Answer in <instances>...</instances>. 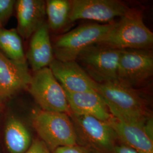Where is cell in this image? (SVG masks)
<instances>
[{
    "mask_svg": "<svg viewBox=\"0 0 153 153\" xmlns=\"http://www.w3.org/2000/svg\"><path fill=\"white\" fill-rule=\"evenodd\" d=\"M95 91L103 99L111 115L119 120L143 123L151 117L147 100L133 88L118 80L97 83Z\"/></svg>",
    "mask_w": 153,
    "mask_h": 153,
    "instance_id": "6da1fadb",
    "label": "cell"
},
{
    "mask_svg": "<svg viewBox=\"0 0 153 153\" xmlns=\"http://www.w3.org/2000/svg\"><path fill=\"white\" fill-rule=\"evenodd\" d=\"M25 153H52L44 142L39 139L33 141L30 146Z\"/></svg>",
    "mask_w": 153,
    "mask_h": 153,
    "instance_id": "ffe728a7",
    "label": "cell"
},
{
    "mask_svg": "<svg viewBox=\"0 0 153 153\" xmlns=\"http://www.w3.org/2000/svg\"><path fill=\"white\" fill-rule=\"evenodd\" d=\"M16 1L14 0H0V26L5 24L11 17Z\"/></svg>",
    "mask_w": 153,
    "mask_h": 153,
    "instance_id": "d6986e66",
    "label": "cell"
},
{
    "mask_svg": "<svg viewBox=\"0 0 153 153\" xmlns=\"http://www.w3.org/2000/svg\"><path fill=\"white\" fill-rule=\"evenodd\" d=\"M117 141L138 153H153L152 117L143 123H132L112 117L108 121Z\"/></svg>",
    "mask_w": 153,
    "mask_h": 153,
    "instance_id": "30bf717a",
    "label": "cell"
},
{
    "mask_svg": "<svg viewBox=\"0 0 153 153\" xmlns=\"http://www.w3.org/2000/svg\"><path fill=\"white\" fill-rule=\"evenodd\" d=\"M17 29L25 39L32 36L45 23V2L43 0H18L16 2Z\"/></svg>",
    "mask_w": 153,
    "mask_h": 153,
    "instance_id": "4fadbf2b",
    "label": "cell"
},
{
    "mask_svg": "<svg viewBox=\"0 0 153 153\" xmlns=\"http://www.w3.org/2000/svg\"><path fill=\"white\" fill-rule=\"evenodd\" d=\"M49 68L66 92L81 93L96 90L97 82L76 61H62L55 59Z\"/></svg>",
    "mask_w": 153,
    "mask_h": 153,
    "instance_id": "8fae6325",
    "label": "cell"
},
{
    "mask_svg": "<svg viewBox=\"0 0 153 153\" xmlns=\"http://www.w3.org/2000/svg\"><path fill=\"white\" fill-rule=\"evenodd\" d=\"M32 124L40 140L51 152L57 148L76 145L74 126L66 113L35 109Z\"/></svg>",
    "mask_w": 153,
    "mask_h": 153,
    "instance_id": "3957f363",
    "label": "cell"
},
{
    "mask_svg": "<svg viewBox=\"0 0 153 153\" xmlns=\"http://www.w3.org/2000/svg\"><path fill=\"white\" fill-rule=\"evenodd\" d=\"M69 116L75 128L76 145L90 153H112L117 140L108 121L71 112Z\"/></svg>",
    "mask_w": 153,
    "mask_h": 153,
    "instance_id": "277c9868",
    "label": "cell"
},
{
    "mask_svg": "<svg viewBox=\"0 0 153 153\" xmlns=\"http://www.w3.org/2000/svg\"><path fill=\"white\" fill-rule=\"evenodd\" d=\"M28 88L40 109L68 115L71 113L65 91L49 67L34 72Z\"/></svg>",
    "mask_w": 153,
    "mask_h": 153,
    "instance_id": "8992f818",
    "label": "cell"
},
{
    "mask_svg": "<svg viewBox=\"0 0 153 153\" xmlns=\"http://www.w3.org/2000/svg\"><path fill=\"white\" fill-rule=\"evenodd\" d=\"M54 53L46 22L31 36L26 59L34 72L49 67L53 60Z\"/></svg>",
    "mask_w": 153,
    "mask_h": 153,
    "instance_id": "9a60e30c",
    "label": "cell"
},
{
    "mask_svg": "<svg viewBox=\"0 0 153 153\" xmlns=\"http://www.w3.org/2000/svg\"><path fill=\"white\" fill-rule=\"evenodd\" d=\"M121 50L96 44L82 51L76 61L94 81L98 83L117 80Z\"/></svg>",
    "mask_w": 153,
    "mask_h": 153,
    "instance_id": "52a82bcc",
    "label": "cell"
},
{
    "mask_svg": "<svg viewBox=\"0 0 153 153\" xmlns=\"http://www.w3.org/2000/svg\"><path fill=\"white\" fill-rule=\"evenodd\" d=\"M5 140L10 153H25L31 144L27 129L21 121L14 117H10L6 123Z\"/></svg>",
    "mask_w": 153,
    "mask_h": 153,
    "instance_id": "2e32d148",
    "label": "cell"
},
{
    "mask_svg": "<svg viewBox=\"0 0 153 153\" xmlns=\"http://www.w3.org/2000/svg\"><path fill=\"white\" fill-rule=\"evenodd\" d=\"M0 51L14 62L27 64L21 37L16 29L0 27Z\"/></svg>",
    "mask_w": 153,
    "mask_h": 153,
    "instance_id": "e0dca14e",
    "label": "cell"
},
{
    "mask_svg": "<svg viewBox=\"0 0 153 153\" xmlns=\"http://www.w3.org/2000/svg\"><path fill=\"white\" fill-rule=\"evenodd\" d=\"M153 56L150 49L121 50L117 80L133 86L141 85L153 76Z\"/></svg>",
    "mask_w": 153,
    "mask_h": 153,
    "instance_id": "ba28073f",
    "label": "cell"
},
{
    "mask_svg": "<svg viewBox=\"0 0 153 153\" xmlns=\"http://www.w3.org/2000/svg\"><path fill=\"white\" fill-rule=\"evenodd\" d=\"M31 76L27 64L14 62L0 51V102L28 88Z\"/></svg>",
    "mask_w": 153,
    "mask_h": 153,
    "instance_id": "7c38bea8",
    "label": "cell"
},
{
    "mask_svg": "<svg viewBox=\"0 0 153 153\" xmlns=\"http://www.w3.org/2000/svg\"><path fill=\"white\" fill-rule=\"evenodd\" d=\"M65 93L72 113L93 116L103 121H108L112 117L103 99L95 90Z\"/></svg>",
    "mask_w": 153,
    "mask_h": 153,
    "instance_id": "5bb4252c",
    "label": "cell"
},
{
    "mask_svg": "<svg viewBox=\"0 0 153 153\" xmlns=\"http://www.w3.org/2000/svg\"><path fill=\"white\" fill-rule=\"evenodd\" d=\"M45 12L49 28L61 30L70 22L71 1L48 0L45 2Z\"/></svg>",
    "mask_w": 153,
    "mask_h": 153,
    "instance_id": "ac0fdd59",
    "label": "cell"
},
{
    "mask_svg": "<svg viewBox=\"0 0 153 153\" xmlns=\"http://www.w3.org/2000/svg\"><path fill=\"white\" fill-rule=\"evenodd\" d=\"M112 153H138L134 149L122 143L116 144Z\"/></svg>",
    "mask_w": 153,
    "mask_h": 153,
    "instance_id": "7402d4cb",
    "label": "cell"
},
{
    "mask_svg": "<svg viewBox=\"0 0 153 153\" xmlns=\"http://www.w3.org/2000/svg\"><path fill=\"white\" fill-rule=\"evenodd\" d=\"M153 44V32L144 23L141 12L130 9L98 44L126 50L150 49Z\"/></svg>",
    "mask_w": 153,
    "mask_h": 153,
    "instance_id": "7a4b0ae2",
    "label": "cell"
},
{
    "mask_svg": "<svg viewBox=\"0 0 153 153\" xmlns=\"http://www.w3.org/2000/svg\"><path fill=\"white\" fill-rule=\"evenodd\" d=\"M114 25L115 22L83 25L61 36L55 42L53 48L56 59L62 61L76 60L82 51L98 44Z\"/></svg>",
    "mask_w": 153,
    "mask_h": 153,
    "instance_id": "5b68a950",
    "label": "cell"
},
{
    "mask_svg": "<svg viewBox=\"0 0 153 153\" xmlns=\"http://www.w3.org/2000/svg\"></svg>",
    "mask_w": 153,
    "mask_h": 153,
    "instance_id": "cb8c5ba5",
    "label": "cell"
},
{
    "mask_svg": "<svg viewBox=\"0 0 153 153\" xmlns=\"http://www.w3.org/2000/svg\"><path fill=\"white\" fill-rule=\"evenodd\" d=\"M129 10L124 3L117 0H72L70 22L88 19L111 23Z\"/></svg>",
    "mask_w": 153,
    "mask_h": 153,
    "instance_id": "9c48e42d",
    "label": "cell"
},
{
    "mask_svg": "<svg viewBox=\"0 0 153 153\" xmlns=\"http://www.w3.org/2000/svg\"><path fill=\"white\" fill-rule=\"evenodd\" d=\"M0 27H1V26H0Z\"/></svg>",
    "mask_w": 153,
    "mask_h": 153,
    "instance_id": "603a6c76",
    "label": "cell"
},
{
    "mask_svg": "<svg viewBox=\"0 0 153 153\" xmlns=\"http://www.w3.org/2000/svg\"><path fill=\"white\" fill-rule=\"evenodd\" d=\"M52 153H90L81 146L75 145L57 148Z\"/></svg>",
    "mask_w": 153,
    "mask_h": 153,
    "instance_id": "44dd1931",
    "label": "cell"
}]
</instances>
